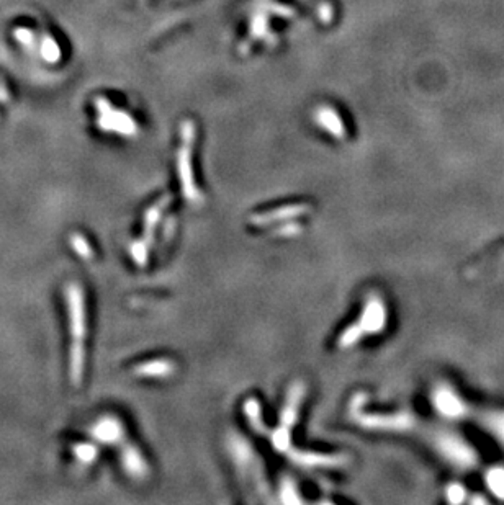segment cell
I'll return each mask as SVG.
<instances>
[{"label": "cell", "mask_w": 504, "mask_h": 505, "mask_svg": "<svg viewBox=\"0 0 504 505\" xmlns=\"http://www.w3.org/2000/svg\"><path fill=\"white\" fill-rule=\"evenodd\" d=\"M174 233H175V216H169L164 222V237L169 241L174 235Z\"/></svg>", "instance_id": "603a6c76"}, {"label": "cell", "mask_w": 504, "mask_h": 505, "mask_svg": "<svg viewBox=\"0 0 504 505\" xmlns=\"http://www.w3.org/2000/svg\"><path fill=\"white\" fill-rule=\"evenodd\" d=\"M388 320L387 305L378 294L371 293L365 298L364 307L356 322H352L341 332L337 337V347L341 350H347L350 347L358 344L367 336H375L385 331Z\"/></svg>", "instance_id": "3957f363"}, {"label": "cell", "mask_w": 504, "mask_h": 505, "mask_svg": "<svg viewBox=\"0 0 504 505\" xmlns=\"http://www.w3.org/2000/svg\"><path fill=\"white\" fill-rule=\"evenodd\" d=\"M170 201H172V196L170 195H164L161 196L159 200H156L154 203L149 207L146 211H144V220H143V241L149 244L152 247L154 244V237H156V231L159 228V224L162 222V216H164L165 209L169 208Z\"/></svg>", "instance_id": "4fadbf2b"}, {"label": "cell", "mask_w": 504, "mask_h": 505, "mask_svg": "<svg viewBox=\"0 0 504 505\" xmlns=\"http://www.w3.org/2000/svg\"><path fill=\"white\" fill-rule=\"evenodd\" d=\"M288 460L301 468H319V469H334L344 468L350 461L347 453H323L301 450V448L292 447L285 453Z\"/></svg>", "instance_id": "8992f818"}, {"label": "cell", "mask_w": 504, "mask_h": 505, "mask_svg": "<svg viewBox=\"0 0 504 505\" xmlns=\"http://www.w3.org/2000/svg\"><path fill=\"white\" fill-rule=\"evenodd\" d=\"M7 100H8L7 89H5V85L2 84V80H0V102H7Z\"/></svg>", "instance_id": "cb8c5ba5"}, {"label": "cell", "mask_w": 504, "mask_h": 505, "mask_svg": "<svg viewBox=\"0 0 504 505\" xmlns=\"http://www.w3.org/2000/svg\"><path fill=\"white\" fill-rule=\"evenodd\" d=\"M14 36L15 40L23 45L25 48H33L36 45V35L28 28H16L14 30Z\"/></svg>", "instance_id": "7402d4cb"}, {"label": "cell", "mask_w": 504, "mask_h": 505, "mask_svg": "<svg viewBox=\"0 0 504 505\" xmlns=\"http://www.w3.org/2000/svg\"><path fill=\"white\" fill-rule=\"evenodd\" d=\"M306 397V384L301 381H295L290 384L287 396H285V402L280 410V423L277 427L279 429L292 432L295 423L298 422L300 417V410L303 406V401Z\"/></svg>", "instance_id": "9c48e42d"}, {"label": "cell", "mask_w": 504, "mask_h": 505, "mask_svg": "<svg viewBox=\"0 0 504 505\" xmlns=\"http://www.w3.org/2000/svg\"><path fill=\"white\" fill-rule=\"evenodd\" d=\"M92 438L102 445H119L125 442L126 429L125 423L115 415H105L98 419L91 429Z\"/></svg>", "instance_id": "8fae6325"}, {"label": "cell", "mask_w": 504, "mask_h": 505, "mask_svg": "<svg viewBox=\"0 0 504 505\" xmlns=\"http://www.w3.org/2000/svg\"><path fill=\"white\" fill-rule=\"evenodd\" d=\"M195 131L192 123H185L182 128V145L177 156V172L181 180L182 195L192 207H200L203 203V195L195 182L194 167H192V149H194Z\"/></svg>", "instance_id": "5b68a950"}, {"label": "cell", "mask_w": 504, "mask_h": 505, "mask_svg": "<svg viewBox=\"0 0 504 505\" xmlns=\"http://www.w3.org/2000/svg\"><path fill=\"white\" fill-rule=\"evenodd\" d=\"M228 453L241 486L247 491L252 500L271 502L272 492L268 486L266 469L254 447L242 435L231 434L228 436Z\"/></svg>", "instance_id": "6da1fadb"}, {"label": "cell", "mask_w": 504, "mask_h": 505, "mask_svg": "<svg viewBox=\"0 0 504 505\" xmlns=\"http://www.w3.org/2000/svg\"><path fill=\"white\" fill-rule=\"evenodd\" d=\"M175 371H177V363L172 358L159 357L151 358V360H144L133 366V375L138 378H148V379H165L170 378Z\"/></svg>", "instance_id": "7c38bea8"}, {"label": "cell", "mask_w": 504, "mask_h": 505, "mask_svg": "<svg viewBox=\"0 0 504 505\" xmlns=\"http://www.w3.org/2000/svg\"><path fill=\"white\" fill-rule=\"evenodd\" d=\"M130 257L133 259V262L138 265V267H144L149 262V250H151V246L143 241V239H136L130 244Z\"/></svg>", "instance_id": "ac0fdd59"}, {"label": "cell", "mask_w": 504, "mask_h": 505, "mask_svg": "<svg viewBox=\"0 0 504 505\" xmlns=\"http://www.w3.org/2000/svg\"><path fill=\"white\" fill-rule=\"evenodd\" d=\"M311 211H313V207L310 203L284 204V207L267 209V211L254 213V215L249 216V222L252 226H255V228H266V226L298 220V218L310 215Z\"/></svg>", "instance_id": "52a82bcc"}, {"label": "cell", "mask_w": 504, "mask_h": 505, "mask_svg": "<svg viewBox=\"0 0 504 505\" xmlns=\"http://www.w3.org/2000/svg\"><path fill=\"white\" fill-rule=\"evenodd\" d=\"M72 453L78 458L79 463L92 465L98 458V448L93 443H78L72 448Z\"/></svg>", "instance_id": "d6986e66"}, {"label": "cell", "mask_w": 504, "mask_h": 505, "mask_svg": "<svg viewBox=\"0 0 504 505\" xmlns=\"http://www.w3.org/2000/svg\"><path fill=\"white\" fill-rule=\"evenodd\" d=\"M367 404L365 392H356L349 402V417L367 430H404L411 425V415L398 414H369L364 412Z\"/></svg>", "instance_id": "277c9868"}, {"label": "cell", "mask_w": 504, "mask_h": 505, "mask_svg": "<svg viewBox=\"0 0 504 505\" xmlns=\"http://www.w3.org/2000/svg\"><path fill=\"white\" fill-rule=\"evenodd\" d=\"M40 54L45 58L46 62H49V64L59 62V59H61V48H59V45L54 38H51L49 35H45L41 38V43H40Z\"/></svg>", "instance_id": "e0dca14e"}, {"label": "cell", "mask_w": 504, "mask_h": 505, "mask_svg": "<svg viewBox=\"0 0 504 505\" xmlns=\"http://www.w3.org/2000/svg\"><path fill=\"white\" fill-rule=\"evenodd\" d=\"M242 410H244V415H246L247 422H249V427L255 432V434L262 435V436L268 435V432L271 430L267 429V423L264 422L262 408H260V402L255 399V397H247L244 406H242Z\"/></svg>", "instance_id": "5bb4252c"}, {"label": "cell", "mask_w": 504, "mask_h": 505, "mask_svg": "<svg viewBox=\"0 0 504 505\" xmlns=\"http://www.w3.org/2000/svg\"><path fill=\"white\" fill-rule=\"evenodd\" d=\"M119 465L133 481H146L151 474V466L143 451L133 443H125L119 450Z\"/></svg>", "instance_id": "30bf717a"}, {"label": "cell", "mask_w": 504, "mask_h": 505, "mask_svg": "<svg viewBox=\"0 0 504 505\" xmlns=\"http://www.w3.org/2000/svg\"><path fill=\"white\" fill-rule=\"evenodd\" d=\"M97 108L100 111V118H98V128L104 131L118 132L123 136H135L138 128L136 123L128 117L123 111L113 110L110 104H106L104 98L97 100Z\"/></svg>", "instance_id": "ba28073f"}, {"label": "cell", "mask_w": 504, "mask_h": 505, "mask_svg": "<svg viewBox=\"0 0 504 505\" xmlns=\"http://www.w3.org/2000/svg\"><path fill=\"white\" fill-rule=\"evenodd\" d=\"M298 234H301V224H298L297 220L280 222L279 228L273 229V235L279 237H295Z\"/></svg>", "instance_id": "44dd1931"}, {"label": "cell", "mask_w": 504, "mask_h": 505, "mask_svg": "<svg viewBox=\"0 0 504 505\" xmlns=\"http://www.w3.org/2000/svg\"><path fill=\"white\" fill-rule=\"evenodd\" d=\"M316 123H319V126H321L324 131H328L330 134L334 136V138L337 139L345 138V128L334 110L324 108L316 111Z\"/></svg>", "instance_id": "9a60e30c"}, {"label": "cell", "mask_w": 504, "mask_h": 505, "mask_svg": "<svg viewBox=\"0 0 504 505\" xmlns=\"http://www.w3.org/2000/svg\"><path fill=\"white\" fill-rule=\"evenodd\" d=\"M277 500L280 504H288V505H297V504H303V497L300 495V489H298L297 482L293 481L292 478L285 476L280 481L279 486V495H277Z\"/></svg>", "instance_id": "2e32d148"}, {"label": "cell", "mask_w": 504, "mask_h": 505, "mask_svg": "<svg viewBox=\"0 0 504 505\" xmlns=\"http://www.w3.org/2000/svg\"><path fill=\"white\" fill-rule=\"evenodd\" d=\"M71 246H72V249H74L76 254L80 257V259H84V260L93 259V250H92L91 244H89V241L84 237L82 234L72 235Z\"/></svg>", "instance_id": "ffe728a7"}, {"label": "cell", "mask_w": 504, "mask_h": 505, "mask_svg": "<svg viewBox=\"0 0 504 505\" xmlns=\"http://www.w3.org/2000/svg\"><path fill=\"white\" fill-rule=\"evenodd\" d=\"M67 318H69L71 350H69V378L74 386L84 381L85 373V337H87V307L85 294L79 283H67L64 288Z\"/></svg>", "instance_id": "7a4b0ae2"}]
</instances>
